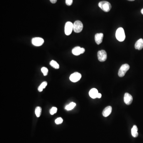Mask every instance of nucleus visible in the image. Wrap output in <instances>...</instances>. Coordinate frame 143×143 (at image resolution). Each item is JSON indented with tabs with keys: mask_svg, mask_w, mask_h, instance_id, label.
<instances>
[{
	"mask_svg": "<svg viewBox=\"0 0 143 143\" xmlns=\"http://www.w3.org/2000/svg\"><path fill=\"white\" fill-rule=\"evenodd\" d=\"M47 85V81H44L41 83L39 87H38V90L39 92H41L43 90V89L45 88Z\"/></svg>",
	"mask_w": 143,
	"mask_h": 143,
	"instance_id": "18",
	"label": "nucleus"
},
{
	"mask_svg": "<svg viewBox=\"0 0 143 143\" xmlns=\"http://www.w3.org/2000/svg\"><path fill=\"white\" fill-rule=\"evenodd\" d=\"M73 0H66V4L68 6L71 5L72 4Z\"/></svg>",
	"mask_w": 143,
	"mask_h": 143,
	"instance_id": "23",
	"label": "nucleus"
},
{
	"mask_svg": "<svg viewBox=\"0 0 143 143\" xmlns=\"http://www.w3.org/2000/svg\"><path fill=\"white\" fill-rule=\"evenodd\" d=\"M98 6L100 8L105 12H109L111 9V4L107 1H101L99 2Z\"/></svg>",
	"mask_w": 143,
	"mask_h": 143,
	"instance_id": "2",
	"label": "nucleus"
},
{
	"mask_svg": "<svg viewBox=\"0 0 143 143\" xmlns=\"http://www.w3.org/2000/svg\"><path fill=\"white\" fill-rule=\"evenodd\" d=\"M73 30V24L71 22H67L66 23L64 27V32L66 36L71 35Z\"/></svg>",
	"mask_w": 143,
	"mask_h": 143,
	"instance_id": "5",
	"label": "nucleus"
},
{
	"mask_svg": "<svg viewBox=\"0 0 143 143\" xmlns=\"http://www.w3.org/2000/svg\"><path fill=\"white\" fill-rule=\"evenodd\" d=\"M116 37L117 40L120 42L123 41L125 40L126 36L123 28L119 27L117 29L116 32Z\"/></svg>",
	"mask_w": 143,
	"mask_h": 143,
	"instance_id": "1",
	"label": "nucleus"
},
{
	"mask_svg": "<svg viewBox=\"0 0 143 143\" xmlns=\"http://www.w3.org/2000/svg\"><path fill=\"white\" fill-rule=\"evenodd\" d=\"M138 129L136 125H134L132 127L131 130V133L133 137L134 138H136L138 135Z\"/></svg>",
	"mask_w": 143,
	"mask_h": 143,
	"instance_id": "15",
	"label": "nucleus"
},
{
	"mask_svg": "<svg viewBox=\"0 0 143 143\" xmlns=\"http://www.w3.org/2000/svg\"><path fill=\"white\" fill-rule=\"evenodd\" d=\"M50 64L51 66L56 69L59 68V64L54 60H52L50 62Z\"/></svg>",
	"mask_w": 143,
	"mask_h": 143,
	"instance_id": "17",
	"label": "nucleus"
},
{
	"mask_svg": "<svg viewBox=\"0 0 143 143\" xmlns=\"http://www.w3.org/2000/svg\"><path fill=\"white\" fill-rule=\"evenodd\" d=\"M41 71L44 74V76H46L47 75L48 73V69L47 68L43 67L41 68Z\"/></svg>",
	"mask_w": 143,
	"mask_h": 143,
	"instance_id": "20",
	"label": "nucleus"
},
{
	"mask_svg": "<svg viewBox=\"0 0 143 143\" xmlns=\"http://www.w3.org/2000/svg\"><path fill=\"white\" fill-rule=\"evenodd\" d=\"M50 2L54 4L56 3L57 0H50Z\"/></svg>",
	"mask_w": 143,
	"mask_h": 143,
	"instance_id": "24",
	"label": "nucleus"
},
{
	"mask_svg": "<svg viewBox=\"0 0 143 143\" xmlns=\"http://www.w3.org/2000/svg\"><path fill=\"white\" fill-rule=\"evenodd\" d=\"M112 111V108L110 106L107 107L103 110L102 113V115L104 117H107L111 114Z\"/></svg>",
	"mask_w": 143,
	"mask_h": 143,
	"instance_id": "11",
	"label": "nucleus"
},
{
	"mask_svg": "<svg viewBox=\"0 0 143 143\" xmlns=\"http://www.w3.org/2000/svg\"><path fill=\"white\" fill-rule=\"evenodd\" d=\"M129 0V1H134V0Z\"/></svg>",
	"mask_w": 143,
	"mask_h": 143,
	"instance_id": "28",
	"label": "nucleus"
},
{
	"mask_svg": "<svg viewBox=\"0 0 143 143\" xmlns=\"http://www.w3.org/2000/svg\"><path fill=\"white\" fill-rule=\"evenodd\" d=\"M76 106V104L74 102H72L70 103L69 105L66 106L65 107V109L67 111H71V110L73 109Z\"/></svg>",
	"mask_w": 143,
	"mask_h": 143,
	"instance_id": "16",
	"label": "nucleus"
},
{
	"mask_svg": "<svg viewBox=\"0 0 143 143\" xmlns=\"http://www.w3.org/2000/svg\"><path fill=\"white\" fill-rule=\"evenodd\" d=\"M141 13H142V14L143 15V9H142L141 10Z\"/></svg>",
	"mask_w": 143,
	"mask_h": 143,
	"instance_id": "27",
	"label": "nucleus"
},
{
	"mask_svg": "<svg viewBox=\"0 0 143 143\" xmlns=\"http://www.w3.org/2000/svg\"><path fill=\"white\" fill-rule=\"evenodd\" d=\"M32 44L35 46L39 47L40 46L42 45L44 42V40L41 37H36L33 38L32 39Z\"/></svg>",
	"mask_w": 143,
	"mask_h": 143,
	"instance_id": "7",
	"label": "nucleus"
},
{
	"mask_svg": "<svg viewBox=\"0 0 143 143\" xmlns=\"http://www.w3.org/2000/svg\"><path fill=\"white\" fill-rule=\"evenodd\" d=\"M124 100L125 104H126L127 105H130L132 103L133 101V98L130 94L126 93H125L124 95Z\"/></svg>",
	"mask_w": 143,
	"mask_h": 143,
	"instance_id": "9",
	"label": "nucleus"
},
{
	"mask_svg": "<svg viewBox=\"0 0 143 143\" xmlns=\"http://www.w3.org/2000/svg\"><path fill=\"white\" fill-rule=\"evenodd\" d=\"M103 37V34L102 33H98L95 34V42L98 45H99L102 42Z\"/></svg>",
	"mask_w": 143,
	"mask_h": 143,
	"instance_id": "10",
	"label": "nucleus"
},
{
	"mask_svg": "<svg viewBox=\"0 0 143 143\" xmlns=\"http://www.w3.org/2000/svg\"><path fill=\"white\" fill-rule=\"evenodd\" d=\"M63 122V119L61 117L58 118L55 120V123L56 125H59V124L62 123Z\"/></svg>",
	"mask_w": 143,
	"mask_h": 143,
	"instance_id": "22",
	"label": "nucleus"
},
{
	"mask_svg": "<svg viewBox=\"0 0 143 143\" xmlns=\"http://www.w3.org/2000/svg\"><path fill=\"white\" fill-rule=\"evenodd\" d=\"M129 69L130 66L128 64H125L122 65L118 71V76L120 77H123Z\"/></svg>",
	"mask_w": 143,
	"mask_h": 143,
	"instance_id": "3",
	"label": "nucleus"
},
{
	"mask_svg": "<svg viewBox=\"0 0 143 143\" xmlns=\"http://www.w3.org/2000/svg\"><path fill=\"white\" fill-rule=\"evenodd\" d=\"M101 97V93H98V96H97V98H100Z\"/></svg>",
	"mask_w": 143,
	"mask_h": 143,
	"instance_id": "26",
	"label": "nucleus"
},
{
	"mask_svg": "<svg viewBox=\"0 0 143 143\" xmlns=\"http://www.w3.org/2000/svg\"><path fill=\"white\" fill-rule=\"evenodd\" d=\"M81 48L79 46L74 47L72 50L73 54L76 56H78L81 54Z\"/></svg>",
	"mask_w": 143,
	"mask_h": 143,
	"instance_id": "14",
	"label": "nucleus"
},
{
	"mask_svg": "<svg viewBox=\"0 0 143 143\" xmlns=\"http://www.w3.org/2000/svg\"><path fill=\"white\" fill-rule=\"evenodd\" d=\"M57 108L56 107H53L50 110V113L51 115H53L57 112Z\"/></svg>",
	"mask_w": 143,
	"mask_h": 143,
	"instance_id": "21",
	"label": "nucleus"
},
{
	"mask_svg": "<svg viewBox=\"0 0 143 143\" xmlns=\"http://www.w3.org/2000/svg\"><path fill=\"white\" fill-rule=\"evenodd\" d=\"M83 28V24L80 21H76L73 24V30L75 32L80 33L82 30Z\"/></svg>",
	"mask_w": 143,
	"mask_h": 143,
	"instance_id": "4",
	"label": "nucleus"
},
{
	"mask_svg": "<svg viewBox=\"0 0 143 143\" xmlns=\"http://www.w3.org/2000/svg\"><path fill=\"white\" fill-rule=\"evenodd\" d=\"M98 91L97 89L95 88H93L90 90L89 91V95L91 98L92 99H95L97 98L98 94Z\"/></svg>",
	"mask_w": 143,
	"mask_h": 143,
	"instance_id": "13",
	"label": "nucleus"
},
{
	"mask_svg": "<svg viewBox=\"0 0 143 143\" xmlns=\"http://www.w3.org/2000/svg\"><path fill=\"white\" fill-rule=\"evenodd\" d=\"M107 53L105 50H101L98 52V59L100 62L105 61L107 59Z\"/></svg>",
	"mask_w": 143,
	"mask_h": 143,
	"instance_id": "6",
	"label": "nucleus"
},
{
	"mask_svg": "<svg viewBox=\"0 0 143 143\" xmlns=\"http://www.w3.org/2000/svg\"><path fill=\"white\" fill-rule=\"evenodd\" d=\"M81 54H83V53H84L85 51V49L84 48H81Z\"/></svg>",
	"mask_w": 143,
	"mask_h": 143,
	"instance_id": "25",
	"label": "nucleus"
},
{
	"mask_svg": "<svg viewBox=\"0 0 143 143\" xmlns=\"http://www.w3.org/2000/svg\"><path fill=\"white\" fill-rule=\"evenodd\" d=\"M41 111H42V109L40 107H37L36 108L35 110V114H36V116H37V117H40L41 115Z\"/></svg>",
	"mask_w": 143,
	"mask_h": 143,
	"instance_id": "19",
	"label": "nucleus"
},
{
	"mask_svg": "<svg viewBox=\"0 0 143 143\" xmlns=\"http://www.w3.org/2000/svg\"><path fill=\"white\" fill-rule=\"evenodd\" d=\"M81 78V75L80 73L78 72L72 74L70 76V80L73 82H76L79 81Z\"/></svg>",
	"mask_w": 143,
	"mask_h": 143,
	"instance_id": "8",
	"label": "nucleus"
},
{
	"mask_svg": "<svg viewBox=\"0 0 143 143\" xmlns=\"http://www.w3.org/2000/svg\"><path fill=\"white\" fill-rule=\"evenodd\" d=\"M135 48L137 50H142L143 48V39H140L135 44Z\"/></svg>",
	"mask_w": 143,
	"mask_h": 143,
	"instance_id": "12",
	"label": "nucleus"
}]
</instances>
